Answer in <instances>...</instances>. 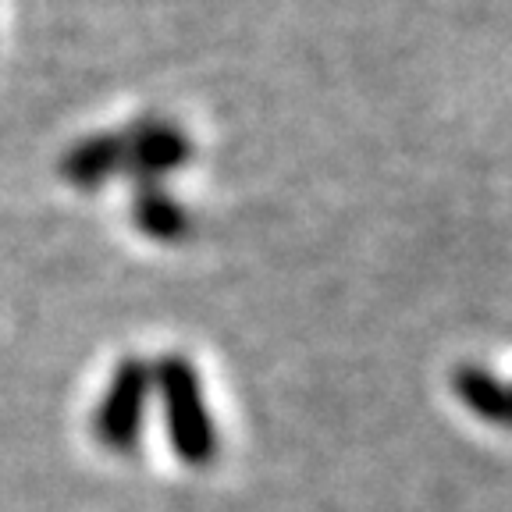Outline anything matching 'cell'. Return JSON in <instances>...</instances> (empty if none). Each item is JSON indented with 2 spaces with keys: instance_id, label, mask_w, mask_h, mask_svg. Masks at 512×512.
I'll return each mask as SVG.
<instances>
[{
  "instance_id": "5",
  "label": "cell",
  "mask_w": 512,
  "mask_h": 512,
  "mask_svg": "<svg viewBox=\"0 0 512 512\" xmlns=\"http://www.w3.org/2000/svg\"><path fill=\"white\" fill-rule=\"evenodd\" d=\"M136 221L146 235L153 239H182L185 235V214L178 203H171L168 196H160L157 185L146 182L139 189V200H136Z\"/></svg>"
},
{
  "instance_id": "1",
  "label": "cell",
  "mask_w": 512,
  "mask_h": 512,
  "mask_svg": "<svg viewBox=\"0 0 512 512\" xmlns=\"http://www.w3.org/2000/svg\"><path fill=\"white\" fill-rule=\"evenodd\" d=\"M164 395H168V416L175 445L185 459H207L210 452V427L203 406L196 399V381H192L185 363H164Z\"/></svg>"
},
{
  "instance_id": "3",
  "label": "cell",
  "mask_w": 512,
  "mask_h": 512,
  "mask_svg": "<svg viewBox=\"0 0 512 512\" xmlns=\"http://www.w3.org/2000/svg\"><path fill=\"white\" fill-rule=\"evenodd\" d=\"M139 409H143V370L136 363H128L114 381L111 395H107L104 413H100V434H104L107 445H132L139 431Z\"/></svg>"
},
{
  "instance_id": "2",
  "label": "cell",
  "mask_w": 512,
  "mask_h": 512,
  "mask_svg": "<svg viewBox=\"0 0 512 512\" xmlns=\"http://www.w3.org/2000/svg\"><path fill=\"white\" fill-rule=\"evenodd\" d=\"M125 139V164H136L143 168V175H164V171H175L185 157L192 153L189 139L178 125L160 118L139 121Z\"/></svg>"
},
{
  "instance_id": "4",
  "label": "cell",
  "mask_w": 512,
  "mask_h": 512,
  "mask_svg": "<svg viewBox=\"0 0 512 512\" xmlns=\"http://www.w3.org/2000/svg\"><path fill=\"white\" fill-rule=\"evenodd\" d=\"M125 164V139L121 136H96L86 139L82 146H75L64 157V175L72 178L75 185H100L107 175H114V168Z\"/></svg>"
}]
</instances>
